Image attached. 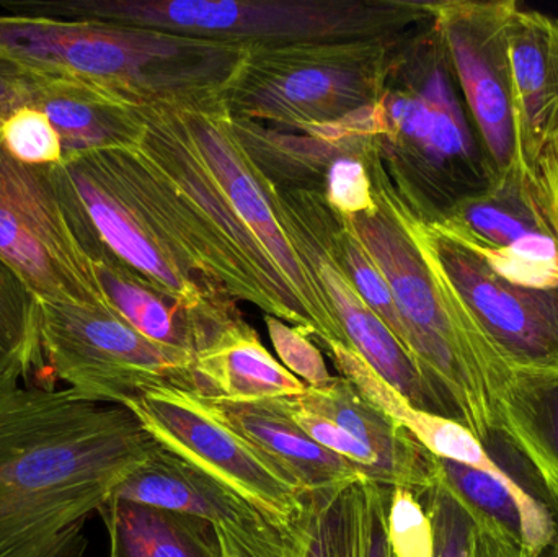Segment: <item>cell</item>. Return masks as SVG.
<instances>
[{
  "label": "cell",
  "mask_w": 558,
  "mask_h": 557,
  "mask_svg": "<svg viewBox=\"0 0 558 557\" xmlns=\"http://www.w3.org/2000/svg\"><path fill=\"white\" fill-rule=\"evenodd\" d=\"M110 557H120L117 552V546L113 543H110Z\"/></svg>",
  "instance_id": "obj_39"
},
{
  "label": "cell",
  "mask_w": 558,
  "mask_h": 557,
  "mask_svg": "<svg viewBox=\"0 0 558 557\" xmlns=\"http://www.w3.org/2000/svg\"><path fill=\"white\" fill-rule=\"evenodd\" d=\"M279 218L305 267L320 283L322 293L347 339L348 349L361 356L412 404L451 417L445 399L426 382L399 340L364 303L344 274L328 238L330 206L324 195L308 190L275 186Z\"/></svg>",
  "instance_id": "obj_12"
},
{
  "label": "cell",
  "mask_w": 558,
  "mask_h": 557,
  "mask_svg": "<svg viewBox=\"0 0 558 557\" xmlns=\"http://www.w3.org/2000/svg\"><path fill=\"white\" fill-rule=\"evenodd\" d=\"M464 506L471 517L468 557H536L524 548L520 536L514 535L504 523L465 502Z\"/></svg>",
  "instance_id": "obj_34"
},
{
  "label": "cell",
  "mask_w": 558,
  "mask_h": 557,
  "mask_svg": "<svg viewBox=\"0 0 558 557\" xmlns=\"http://www.w3.org/2000/svg\"><path fill=\"white\" fill-rule=\"evenodd\" d=\"M196 395L234 402L304 395L307 386L268 352L248 323L232 327L193 363Z\"/></svg>",
  "instance_id": "obj_23"
},
{
  "label": "cell",
  "mask_w": 558,
  "mask_h": 557,
  "mask_svg": "<svg viewBox=\"0 0 558 557\" xmlns=\"http://www.w3.org/2000/svg\"><path fill=\"white\" fill-rule=\"evenodd\" d=\"M12 110H0V124H2V121L5 120L7 114L10 113Z\"/></svg>",
  "instance_id": "obj_40"
},
{
  "label": "cell",
  "mask_w": 558,
  "mask_h": 557,
  "mask_svg": "<svg viewBox=\"0 0 558 557\" xmlns=\"http://www.w3.org/2000/svg\"><path fill=\"white\" fill-rule=\"evenodd\" d=\"M39 346L52 376L85 401L126 408L157 388L196 392L195 359L141 336L113 307L39 303Z\"/></svg>",
  "instance_id": "obj_10"
},
{
  "label": "cell",
  "mask_w": 558,
  "mask_h": 557,
  "mask_svg": "<svg viewBox=\"0 0 558 557\" xmlns=\"http://www.w3.org/2000/svg\"><path fill=\"white\" fill-rule=\"evenodd\" d=\"M295 401L369 448L383 461L390 487H409L420 497L435 486L436 458L343 376H333L324 388L305 389Z\"/></svg>",
  "instance_id": "obj_21"
},
{
  "label": "cell",
  "mask_w": 558,
  "mask_h": 557,
  "mask_svg": "<svg viewBox=\"0 0 558 557\" xmlns=\"http://www.w3.org/2000/svg\"><path fill=\"white\" fill-rule=\"evenodd\" d=\"M59 167L95 234L128 267L185 303L222 310L239 307L238 301L218 283L183 261L118 179L101 150L75 154Z\"/></svg>",
  "instance_id": "obj_14"
},
{
  "label": "cell",
  "mask_w": 558,
  "mask_h": 557,
  "mask_svg": "<svg viewBox=\"0 0 558 557\" xmlns=\"http://www.w3.org/2000/svg\"><path fill=\"white\" fill-rule=\"evenodd\" d=\"M3 149L28 166H59L64 162L61 137L51 121L32 107L13 108L0 124Z\"/></svg>",
  "instance_id": "obj_29"
},
{
  "label": "cell",
  "mask_w": 558,
  "mask_h": 557,
  "mask_svg": "<svg viewBox=\"0 0 558 557\" xmlns=\"http://www.w3.org/2000/svg\"><path fill=\"white\" fill-rule=\"evenodd\" d=\"M366 159L360 156L340 157L328 169L324 198L338 215H360L376 206Z\"/></svg>",
  "instance_id": "obj_33"
},
{
  "label": "cell",
  "mask_w": 558,
  "mask_h": 557,
  "mask_svg": "<svg viewBox=\"0 0 558 557\" xmlns=\"http://www.w3.org/2000/svg\"><path fill=\"white\" fill-rule=\"evenodd\" d=\"M0 378V557H84L85 525L159 444L123 405Z\"/></svg>",
  "instance_id": "obj_1"
},
{
  "label": "cell",
  "mask_w": 558,
  "mask_h": 557,
  "mask_svg": "<svg viewBox=\"0 0 558 557\" xmlns=\"http://www.w3.org/2000/svg\"><path fill=\"white\" fill-rule=\"evenodd\" d=\"M335 489L302 496L301 509L294 519L279 529L284 557H337Z\"/></svg>",
  "instance_id": "obj_28"
},
{
  "label": "cell",
  "mask_w": 558,
  "mask_h": 557,
  "mask_svg": "<svg viewBox=\"0 0 558 557\" xmlns=\"http://www.w3.org/2000/svg\"><path fill=\"white\" fill-rule=\"evenodd\" d=\"M367 172L376 206L343 218L389 283L400 343L445 399L454 421L478 440L492 432L504 434L531 461L536 460L534 411L520 378L423 254L383 180L369 167Z\"/></svg>",
  "instance_id": "obj_2"
},
{
  "label": "cell",
  "mask_w": 558,
  "mask_h": 557,
  "mask_svg": "<svg viewBox=\"0 0 558 557\" xmlns=\"http://www.w3.org/2000/svg\"><path fill=\"white\" fill-rule=\"evenodd\" d=\"M328 238L341 268L363 298L364 303L380 317L387 329L400 342L399 314H397L396 301L390 293L386 277L364 247L363 242L357 239L348 219L331 208L328 215Z\"/></svg>",
  "instance_id": "obj_27"
},
{
  "label": "cell",
  "mask_w": 558,
  "mask_h": 557,
  "mask_svg": "<svg viewBox=\"0 0 558 557\" xmlns=\"http://www.w3.org/2000/svg\"><path fill=\"white\" fill-rule=\"evenodd\" d=\"M510 58L518 159L534 182L541 153L558 134V20L514 7Z\"/></svg>",
  "instance_id": "obj_18"
},
{
  "label": "cell",
  "mask_w": 558,
  "mask_h": 557,
  "mask_svg": "<svg viewBox=\"0 0 558 557\" xmlns=\"http://www.w3.org/2000/svg\"><path fill=\"white\" fill-rule=\"evenodd\" d=\"M384 159L396 182L429 221L495 182L469 123L445 45L435 25L407 41L379 100Z\"/></svg>",
  "instance_id": "obj_5"
},
{
  "label": "cell",
  "mask_w": 558,
  "mask_h": 557,
  "mask_svg": "<svg viewBox=\"0 0 558 557\" xmlns=\"http://www.w3.org/2000/svg\"><path fill=\"white\" fill-rule=\"evenodd\" d=\"M25 71L0 59V110H13L22 98Z\"/></svg>",
  "instance_id": "obj_38"
},
{
  "label": "cell",
  "mask_w": 558,
  "mask_h": 557,
  "mask_svg": "<svg viewBox=\"0 0 558 557\" xmlns=\"http://www.w3.org/2000/svg\"><path fill=\"white\" fill-rule=\"evenodd\" d=\"M420 28L251 49L222 100L231 117L282 130L340 123L379 104L400 51Z\"/></svg>",
  "instance_id": "obj_6"
},
{
  "label": "cell",
  "mask_w": 558,
  "mask_h": 557,
  "mask_svg": "<svg viewBox=\"0 0 558 557\" xmlns=\"http://www.w3.org/2000/svg\"><path fill=\"white\" fill-rule=\"evenodd\" d=\"M389 542L393 557H435L432 520L420 497L409 487L392 489Z\"/></svg>",
  "instance_id": "obj_30"
},
{
  "label": "cell",
  "mask_w": 558,
  "mask_h": 557,
  "mask_svg": "<svg viewBox=\"0 0 558 557\" xmlns=\"http://www.w3.org/2000/svg\"><path fill=\"white\" fill-rule=\"evenodd\" d=\"M13 15L100 20L248 49L403 35L433 20L415 0H0Z\"/></svg>",
  "instance_id": "obj_4"
},
{
  "label": "cell",
  "mask_w": 558,
  "mask_h": 557,
  "mask_svg": "<svg viewBox=\"0 0 558 557\" xmlns=\"http://www.w3.org/2000/svg\"><path fill=\"white\" fill-rule=\"evenodd\" d=\"M81 238L110 306L157 346L196 359L232 327L247 323L239 307L195 306L160 290L121 262L98 239L87 218Z\"/></svg>",
  "instance_id": "obj_16"
},
{
  "label": "cell",
  "mask_w": 558,
  "mask_h": 557,
  "mask_svg": "<svg viewBox=\"0 0 558 557\" xmlns=\"http://www.w3.org/2000/svg\"><path fill=\"white\" fill-rule=\"evenodd\" d=\"M265 323L282 366L295 378L311 389L324 388L333 379L320 350L314 346L307 332L299 327L288 326L284 320L274 316H265Z\"/></svg>",
  "instance_id": "obj_32"
},
{
  "label": "cell",
  "mask_w": 558,
  "mask_h": 557,
  "mask_svg": "<svg viewBox=\"0 0 558 557\" xmlns=\"http://www.w3.org/2000/svg\"><path fill=\"white\" fill-rule=\"evenodd\" d=\"M517 5L513 0L432 2L433 25L494 180L520 166L510 58V20Z\"/></svg>",
  "instance_id": "obj_13"
},
{
  "label": "cell",
  "mask_w": 558,
  "mask_h": 557,
  "mask_svg": "<svg viewBox=\"0 0 558 557\" xmlns=\"http://www.w3.org/2000/svg\"><path fill=\"white\" fill-rule=\"evenodd\" d=\"M231 118L245 153L268 182L282 190H308L324 195L331 164L344 156L367 157L379 140L357 133L350 121L292 131Z\"/></svg>",
  "instance_id": "obj_20"
},
{
  "label": "cell",
  "mask_w": 558,
  "mask_h": 557,
  "mask_svg": "<svg viewBox=\"0 0 558 557\" xmlns=\"http://www.w3.org/2000/svg\"><path fill=\"white\" fill-rule=\"evenodd\" d=\"M120 557H222L213 523L198 517L110 500L100 510Z\"/></svg>",
  "instance_id": "obj_24"
},
{
  "label": "cell",
  "mask_w": 558,
  "mask_h": 557,
  "mask_svg": "<svg viewBox=\"0 0 558 557\" xmlns=\"http://www.w3.org/2000/svg\"><path fill=\"white\" fill-rule=\"evenodd\" d=\"M137 111L144 121L137 150L162 173L195 225L211 255L213 271L222 290L232 300L255 304L265 316L278 317L317 339L314 317L203 162L172 107L160 105Z\"/></svg>",
  "instance_id": "obj_7"
},
{
  "label": "cell",
  "mask_w": 558,
  "mask_h": 557,
  "mask_svg": "<svg viewBox=\"0 0 558 557\" xmlns=\"http://www.w3.org/2000/svg\"><path fill=\"white\" fill-rule=\"evenodd\" d=\"M527 391L531 396L543 401L544 404L550 405V438L547 441V450H549L550 460L556 468L558 476V376L557 378L546 379H524Z\"/></svg>",
  "instance_id": "obj_37"
},
{
  "label": "cell",
  "mask_w": 558,
  "mask_h": 557,
  "mask_svg": "<svg viewBox=\"0 0 558 557\" xmlns=\"http://www.w3.org/2000/svg\"><path fill=\"white\" fill-rule=\"evenodd\" d=\"M0 261L39 303L111 307L78 232L77 199L59 166H28L0 143Z\"/></svg>",
  "instance_id": "obj_9"
},
{
  "label": "cell",
  "mask_w": 558,
  "mask_h": 557,
  "mask_svg": "<svg viewBox=\"0 0 558 557\" xmlns=\"http://www.w3.org/2000/svg\"><path fill=\"white\" fill-rule=\"evenodd\" d=\"M367 166L389 190L423 254L510 368L521 378H557L558 287H523L505 280L412 205L390 175L380 150Z\"/></svg>",
  "instance_id": "obj_8"
},
{
  "label": "cell",
  "mask_w": 558,
  "mask_h": 557,
  "mask_svg": "<svg viewBox=\"0 0 558 557\" xmlns=\"http://www.w3.org/2000/svg\"><path fill=\"white\" fill-rule=\"evenodd\" d=\"M392 489L366 477L335 489L337 557H393L389 542Z\"/></svg>",
  "instance_id": "obj_25"
},
{
  "label": "cell",
  "mask_w": 558,
  "mask_h": 557,
  "mask_svg": "<svg viewBox=\"0 0 558 557\" xmlns=\"http://www.w3.org/2000/svg\"><path fill=\"white\" fill-rule=\"evenodd\" d=\"M126 409L160 447L238 494L277 529L301 509L304 493L218 421L196 392L157 388L128 402Z\"/></svg>",
  "instance_id": "obj_11"
},
{
  "label": "cell",
  "mask_w": 558,
  "mask_h": 557,
  "mask_svg": "<svg viewBox=\"0 0 558 557\" xmlns=\"http://www.w3.org/2000/svg\"><path fill=\"white\" fill-rule=\"evenodd\" d=\"M39 360V300L0 261V378L13 370L28 375Z\"/></svg>",
  "instance_id": "obj_26"
},
{
  "label": "cell",
  "mask_w": 558,
  "mask_h": 557,
  "mask_svg": "<svg viewBox=\"0 0 558 557\" xmlns=\"http://www.w3.org/2000/svg\"><path fill=\"white\" fill-rule=\"evenodd\" d=\"M111 500L198 517L216 529L254 530L270 523L238 494L160 445Z\"/></svg>",
  "instance_id": "obj_22"
},
{
  "label": "cell",
  "mask_w": 558,
  "mask_h": 557,
  "mask_svg": "<svg viewBox=\"0 0 558 557\" xmlns=\"http://www.w3.org/2000/svg\"><path fill=\"white\" fill-rule=\"evenodd\" d=\"M534 186L547 222L558 242V134L541 153L534 170Z\"/></svg>",
  "instance_id": "obj_36"
},
{
  "label": "cell",
  "mask_w": 558,
  "mask_h": 557,
  "mask_svg": "<svg viewBox=\"0 0 558 557\" xmlns=\"http://www.w3.org/2000/svg\"><path fill=\"white\" fill-rule=\"evenodd\" d=\"M426 499V513L435 532V557H468L471 517L468 507L449 489L436 470V483L420 499Z\"/></svg>",
  "instance_id": "obj_31"
},
{
  "label": "cell",
  "mask_w": 558,
  "mask_h": 557,
  "mask_svg": "<svg viewBox=\"0 0 558 557\" xmlns=\"http://www.w3.org/2000/svg\"><path fill=\"white\" fill-rule=\"evenodd\" d=\"M251 49L100 20L0 13V59L23 71L68 74L134 108L222 98Z\"/></svg>",
  "instance_id": "obj_3"
},
{
  "label": "cell",
  "mask_w": 558,
  "mask_h": 557,
  "mask_svg": "<svg viewBox=\"0 0 558 557\" xmlns=\"http://www.w3.org/2000/svg\"><path fill=\"white\" fill-rule=\"evenodd\" d=\"M436 222L510 283L558 287V242L520 166Z\"/></svg>",
  "instance_id": "obj_15"
},
{
  "label": "cell",
  "mask_w": 558,
  "mask_h": 557,
  "mask_svg": "<svg viewBox=\"0 0 558 557\" xmlns=\"http://www.w3.org/2000/svg\"><path fill=\"white\" fill-rule=\"evenodd\" d=\"M20 105L51 121L64 160L92 150L136 149L144 133L137 108L74 75L25 71Z\"/></svg>",
  "instance_id": "obj_17"
},
{
  "label": "cell",
  "mask_w": 558,
  "mask_h": 557,
  "mask_svg": "<svg viewBox=\"0 0 558 557\" xmlns=\"http://www.w3.org/2000/svg\"><path fill=\"white\" fill-rule=\"evenodd\" d=\"M216 530L222 557H284L279 529L271 523L254 530Z\"/></svg>",
  "instance_id": "obj_35"
},
{
  "label": "cell",
  "mask_w": 558,
  "mask_h": 557,
  "mask_svg": "<svg viewBox=\"0 0 558 557\" xmlns=\"http://www.w3.org/2000/svg\"><path fill=\"white\" fill-rule=\"evenodd\" d=\"M199 399L218 421L264 455L304 494L335 489L366 477L360 468L312 440L288 414L281 399L257 402L205 396Z\"/></svg>",
  "instance_id": "obj_19"
}]
</instances>
